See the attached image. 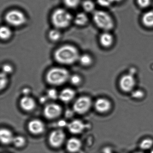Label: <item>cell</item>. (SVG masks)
<instances>
[{"label": "cell", "mask_w": 153, "mask_h": 153, "mask_svg": "<svg viewBox=\"0 0 153 153\" xmlns=\"http://www.w3.org/2000/svg\"><path fill=\"white\" fill-rule=\"evenodd\" d=\"M78 50L71 45H62L58 48L54 53L55 60L61 64L71 65L78 60L79 58Z\"/></svg>", "instance_id": "6da1fadb"}, {"label": "cell", "mask_w": 153, "mask_h": 153, "mask_svg": "<svg viewBox=\"0 0 153 153\" xmlns=\"http://www.w3.org/2000/svg\"><path fill=\"white\" fill-rule=\"evenodd\" d=\"M51 19L55 28L59 29L67 28L73 21L71 14L67 10L63 8L55 10L52 13Z\"/></svg>", "instance_id": "7a4b0ae2"}, {"label": "cell", "mask_w": 153, "mask_h": 153, "mask_svg": "<svg viewBox=\"0 0 153 153\" xmlns=\"http://www.w3.org/2000/svg\"><path fill=\"white\" fill-rule=\"evenodd\" d=\"M69 78V73L66 69L54 68L51 69L46 75V80L50 84L59 85L66 82Z\"/></svg>", "instance_id": "3957f363"}, {"label": "cell", "mask_w": 153, "mask_h": 153, "mask_svg": "<svg viewBox=\"0 0 153 153\" xmlns=\"http://www.w3.org/2000/svg\"><path fill=\"white\" fill-rule=\"evenodd\" d=\"M94 23L100 29L105 31H110L114 27V22L111 16L105 11L97 10L93 15Z\"/></svg>", "instance_id": "277c9868"}, {"label": "cell", "mask_w": 153, "mask_h": 153, "mask_svg": "<svg viewBox=\"0 0 153 153\" xmlns=\"http://www.w3.org/2000/svg\"><path fill=\"white\" fill-rule=\"evenodd\" d=\"M7 24L15 27H18L25 25L27 22V17L24 12L18 10H12L8 11L5 16Z\"/></svg>", "instance_id": "5b68a950"}, {"label": "cell", "mask_w": 153, "mask_h": 153, "mask_svg": "<svg viewBox=\"0 0 153 153\" xmlns=\"http://www.w3.org/2000/svg\"><path fill=\"white\" fill-rule=\"evenodd\" d=\"M92 101L88 97H81L76 100L73 105V109L78 114L87 112L91 107Z\"/></svg>", "instance_id": "8992f818"}, {"label": "cell", "mask_w": 153, "mask_h": 153, "mask_svg": "<svg viewBox=\"0 0 153 153\" xmlns=\"http://www.w3.org/2000/svg\"><path fill=\"white\" fill-rule=\"evenodd\" d=\"M65 139V134L61 130H56L51 132L49 137L50 145L54 148H59L62 146Z\"/></svg>", "instance_id": "52a82bcc"}, {"label": "cell", "mask_w": 153, "mask_h": 153, "mask_svg": "<svg viewBox=\"0 0 153 153\" xmlns=\"http://www.w3.org/2000/svg\"><path fill=\"white\" fill-rule=\"evenodd\" d=\"M61 113V107L59 105L56 103L47 105L44 110L45 116L49 119H55L59 117Z\"/></svg>", "instance_id": "ba28073f"}, {"label": "cell", "mask_w": 153, "mask_h": 153, "mask_svg": "<svg viewBox=\"0 0 153 153\" xmlns=\"http://www.w3.org/2000/svg\"><path fill=\"white\" fill-rule=\"evenodd\" d=\"M135 83V79L132 75L130 74L124 75L120 79V87L124 92H129L134 88Z\"/></svg>", "instance_id": "9c48e42d"}, {"label": "cell", "mask_w": 153, "mask_h": 153, "mask_svg": "<svg viewBox=\"0 0 153 153\" xmlns=\"http://www.w3.org/2000/svg\"><path fill=\"white\" fill-rule=\"evenodd\" d=\"M28 130L34 134H40L45 130V125L42 121L34 120L28 123Z\"/></svg>", "instance_id": "30bf717a"}, {"label": "cell", "mask_w": 153, "mask_h": 153, "mask_svg": "<svg viewBox=\"0 0 153 153\" xmlns=\"http://www.w3.org/2000/svg\"><path fill=\"white\" fill-rule=\"evenodd\" d=\"M95 108L98 112L105 113L109 111L111 108L110 101L105 98H99L95 103Z\"/></svg>", "instance_id": "8fae6325"}, {"label": "cell", "mask_w": 153, "mask_h": 153, "mask_svg": "<svg viewBox=\"0 0 153 153\" xmlns=\"http://www.w3.org/2000/svg\"><path fill=\"white\" fill-rule=\"evenodd\" d=\"M85 125L82 121L76 120L71 121L68 125L69 130L73 134H79L84 130Z\"/></svg>", "instance_id": "7c38bea8"}, {"label": "cell", "mask_w": 153, "mask_h": 153, "mask_svg": "<svg viewBox=\"0 0 153 153\" xmlns=\"http://www.w3.org/2000/svg\"><path fill=\"white\" fill-rule=\"evenodd\" d=\"M81 142L76 138H71L67 141L66 147L67 150L71 153L78 152L81 148Z\"/></svg>", "instance_id": "4fadbf2b"}, {"label": "cell", "mask_w": 153, "mask_h": 153, "mask_svg": "<svg viewBox=\"0 0 153 153\" xmlns=\"http://www.w3.org/2000/svg\"><path fill=\"white\" fill-rule=\"evenodd\" d=\"M99 42L100 44L105 48L111 47L113 43V36L109 32L105 31L100 35Z\"/></svg>", "instance_id": "5bb4252c"}, {"label": "cell", "mask_w": 153, "mask_h": 153, "mask_svg": "<svg viewBox=\"0 0 153 153\" xmlns=\"http://www.w3.org/2000/svg\"><path fill=\"white\" fill-rule=\"evenodd\" d=\"M20 104L22 109L26 111H32L36 107V102L34 100L27 96L21 99Z\"/></svg>", "instance_id": "9a60e30c"}, {"label": "cell", "mask_w": 153, "mask_h": 153, "mask_svg": "<svg viewBox=\"0 0 153 153\" xmlns=\"http://www.w3.org/2000/svg\"><path fill=\"white\" fill-rule=\"evenodd\" d=\"M14 136L11 131L7 129L2 128L0 131V139L3 144H9L13 142Z\"/></svg>", "instance_id": "2e32d148"}, {"label": "cell", "mask_w": 153, "mask_h": 153, "mask_svg": "<svg viewBox=\"0 0 153 153\" xmlns=\"http://www.w3.org/2000/svg\"><path fill=\"white\" fill-rule=\"evenodd\" d=\"M75 92L71 88H67L61 91L59 97L62 102H68L72 100L75 97Z\"/></svg>", "instance_id": "e0dca14e"}, {"label": "cell", "mask_w": 153, "mask_h": 153, "mask_svg": "<svg viewBox=\"0 0 153 153\" xmlns=\"http://www.w3.org/2000/svg\"><path fill=\"white\" fill-rule=\"evenodd\" d=\"M88 21V16L84 12L77 13L73 18V21L75 24L79 26H83L87 24Z\"/></svg>", "instance_id": "ac0fdd59"}, {"label": "cell", "mask_w": 153, "mask_h": 153, "mask_svg": "<svg viewBox=\"0 0 153 153\" xmlns=\"http://www.w3.org/2000/svg\"><path fill=\"white\" fill-rule=\"evenodd\" d=\"M142 22L146 27H153V10L147 11L143 15Z\"/></svg>", "instance_id": "d6986e66"}, {"label": "cell", "mask_w": 153, "mask_h": 153, "mask_svg": "<svg viewBox=\"0 0 153 153\" xmlns=\"http://www.w3.org/2000/svg\"><path fill=\"white\" fill-rule=\"evenodd\" d=\"M12 35V32L9 27L2 26L0 29V36L1 40H7L10 38Z\"/></svg>", "instance_id": "ffe728a7"}, {"label": "cell", "mask_w": 153, "mask_h": 153, "mask_svg": "<svg viewBox=\"0 0 153 153\" xmlns=\"http://www.w3.org/2000/svg\"><path fill=\"white\" fill-rule=\"evenodd\" d=\"M62 34L60 29L58 28H53L51 29L48 33L49 39L52 42H56L59 41L61 38Z\"/></svg>", "instance_id": "44dd1931"}, {"label": "cell", "mask_w": 153, "mask_h": 153, "mask_svg": "<svg viewBox=\"0 0 153 153\" xmlns=\"http://www.w3.org/2000/svg\"><path fill=\"white\" fill-rule=\"evenodd\" d=\"M78 60L79 61V62L84 66H89L93 62V59L92 57L89 54L86 53L80 55Z\"/></svg>", "instance_id": "7402d4cb"}, {"label": "cell", "mask_w": 153, "mask_h": 153, "mask_svg": "<svg viewBox=\"0 0 153 153\" xmlns=\"http://www.w3.org/2000/svg\"><path fill=\"white\" fill-rule=\"evenodd\" d=\"M82 8L85 12H93L94 10L95 5L91 0H85L82 3Z\"/></svg>", "instance_id": "603a6c76"}, {"label": "cell", "mask_w": 153, "mask_h": 153, "mask_svg": "<svg viewBox=\"0 0 153 153\" xmlns=\"http://www.w3.org/2000/svg\"><path fill=\"white\" fill-rule=\"evenodd\" d=\"M12 142L17 147L21 148L25 146L26 140L24 137L21 136H17V137H14Z\"/></svg>", "instance_id": "cb8c5ba5"}, {"label": "cell", "mask_w": 153, "mask_h": 153, "mask_svg": "<svg viewBox=\"0 0 153 153\" xmlns=\"http://www.w3.org/2000/svg\"><path fill=\"white\" fill-rule=\"evenodd\" d=\"M64 5L69 8H75L81 2V0H63Z\"/></svg>", "instance_id": "d4e9b609"}, {"label": "cell", "mask_w": 153, "mask_h": 153, "mask_svg": "<svg viewBox=\"0 0 153 153\" xmlns=\"http://www.w3.org/2000/svg\"><path fill=\"white\" fill-rule=\"evenodd\" d=\"M153 145V141L150 139H146L141 141L140 143V148L144 150L149 149Z\"/></svg>", "instance_id": "484cf974"}, {"label": "cell", "mask_w": 153, "mask_h": 153, "mask_svg": "<svg viewBox=\"0 0 153 153\" xmlns=\"http://www.w3.org/2000/svg\"><path fill=\"white\" fill-rule=\"evenodd\" d=\"M0 77H1V80H0L1 85H0V86H1V89H2L4 88L7 85L8 82V79L7 77V74L2 72L1 74Z\"/></svg>", "instance_id": "4316f807"}, {"label": "cell", "mask_w": 153, "mask_h": 153, "mask_svg": "<svg viewBox=\"0 0 153 153\" xmlns=\"http://www.w3.org/2000/svg\"><path fill=\"white\" fill-rule=\"evenodd\" d=\"M137 3L140 7L145 8L149 7L151 4V0H137Z\"/></svg>", "instance_id": "83f0119b"}, {"label": "cell", "mask_w": 153, "mask_h": 153, "mask_svg": "<svg viewBox=\"0 0 153 153\" xmlns=\"http://www.w3.org/2000/svg\"><path fill=\"white\" fill-rule=\"evenodd\" d=\"M97 3L104 7H108L113 3L112 0H97Z\"/></svg>", "instance_id": "f1b7e54d"}, {"label": "cell", "mask_w": 153, "mask_h": 153, "mask_svg": "<svg viewBox=\"0 0 153 153\" xmlns=\"http://www.w3.org/2000/svg\"><path fill=\"white\" fill-rule=\"evenodd\" d=\"M70 80L71 84L75 85H77L80 83L81 79L79 76L76 75H74L71 77Z\"/></svg>", "instance_id": "f546056e"}, {"label": "cell", "mask_w": 153, "mask_h": 153, "mask_svg": "<svg viewBox=\"0 0 153 153\" xmlns=\"http://www.w3.org/2000/svg\"><path fill=\"white\" fill-rule=\"evenodd\" d=\"M2 72L6 74H10L13 71V67L9 64H5L2 66Z\"/></svg>", "instance_id": "4dcf8cb0"}, {"label": "cell", "mask_w": 153, "mask_h": 153, "mask_svg": "<svg viewBox=\"0 0 153 153\" xmlns=\"http://www.w3.org/2000/svg\"><path fill=\"white\" fill-rule=\"evenodd\" d=\"M47 95L49 97L52 99H57L58 97V93L55 89L52 88L49 89L47 92Z\"/></svg>", "instance_id": "1f68e13d"}, {"label": "cell", "mask_w": 153, "mask_h": 153, "mask_svg": "<svg viewBox=\"0 0 153 153\" xmlns=\"http://www.w3.org/2000/svg\"><path fill=\"white\" fill-rule=\"evenodd\" d=\"M131 96L134 98L139 99V98H141L143 97L144 96V93L141 90H137L132 93Z\"/></svg>", "instance_id": "d6a6232c"}, {"label": "cell", "mask_w": 153, "mask_h": 153, "mask_svg": "<svg viewBox=\"0 0 153 153\" xmlns=\"http://www.w3.org/2000/svg\"><path fill=\"white\" fill-rule=\"evenodd\" d=\"M29 92H30V90L28 88H25L23 90V93L25 94H29Z\"/></svg>", "instance_id": "836d02e7"}, {"label": "cell", "mask_w": 153, "mask_h": 153, "mask_svg": "<svg viewBox=\"0 0 153 153\" xmlns=\"http://www.w3.org/2000/svg\"><path fill=\"white\" fill-rule=\"evenodd\" d=\"M59 123L60 126L62 127V126H64L65 125H66V123L64 121H61L59 122Z\"/></svg>", "instance_id": "e575fe53"}, {"label": "cell", "mask_w": 153, "mask_h": 153, "mask_svg": "<svg viewBox=\"0 0 153 153\" xmlns=\"http://www.w3.org/2000/svg\"><path fill=\"white\" fill-rule=\"evenodd\" d=\"M122 1V0H112L113 3L114 2H116V3H118V2H120Z\"/></svg>", "instance_id": "d590c367"}, {"label": "cell", "mask_w": 153, "mask_h": 153, "mask_svg": "<svg viewBox=\"0 0 153 153\" xmlns=\"http://www.w3.org/2000/svg\"><path fill=\"white\" fill-rule=\"evenodd\" d=\"M105 153H111V152H110V150H108V149H105Z\"/></svg>", "instance_id": "8d00e7d4"}, {"label": "cell", "mask_w": 153, "mask_h": 153, "mask_svg": "<svg viewBox=\"0 0 153 153\" xmlns=\"http://www.w3.org/2000/svg\"><path fill=\"white\" fill-rule=\"evenodd\" d=\"M150 153H153V149L152 150V151H151V152H150Z\"/></svg>", "instance_id": "74e56055"}, {"label": "cell", "mask_w": 153, "mask_h": 153, "mask_svg": "<svg viewBox=\"0 0 153 153\" xmlns=\"http://www.w3.org/2000/svg\"><path fill=\"white\" fill-rule=\"evenodd\" d=\"M142 153V152H137V153Z\"/></svg>", "instance_id": "f35d334b"}]
</instances>
